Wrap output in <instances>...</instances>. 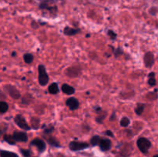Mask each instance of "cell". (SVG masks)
<instances>
[{
    "label": "cell",
    "instance_id": "cell-23",
    "mask_svg": "<svg viewBox=\"0 0 158 157\" xmlns=\"http://www.w3.org/2000/svg\"><path fill=\"white\" fill-rule=\"evenodd\" d=\"M108 34H109V35H110V38H116V35H117L115 33H114V32H113V31H109Z\"/></svg>",
    "mask_w": 158,
    "mask_h": 157
},
{
    "label": "cell",
    "instance_id": "cell-5",
    "mask_svg": "<svg viewBox=\"0 0 158 157\" xmlns=\"http://www.w3.org/2000/svg\"><path fill=\"white\" fill-rule=\"evenodd\" d=\"M31 145L35 146L38 149V150L40 151V152H43L46 150V143H45L44 141L40 139H33L31 142Z\"/></svg>",
    "mask_w": 158,
    "mask_h": 157
},
{
    "label": "cell",
    "instance_id": "cell-10",
    "mask_svg": "<svg viewBox=\"0 0 158 157\" xmlns=\"http://www.w3.org/2000/svg\"><path fill=\"white\" fill-rule=\"evenodd\" d=\"M80 32V29H71L69 27H66L64 29V34L66 35H73Z\"/></svg>",
    "mask_w": 158,
    "mask_h": 157
},
{
    "label": "cell",
    "instance_id": "cell-11",
    "mask_svg": "<svg viewBox=\"0 0 158 157\" xmlns=\"http://www.w3.org/2000/svg\"><path fill=\"white\" fill-rule=\"evenodd\" d=\"M48 90H49V92L50 94L58 93L59 86H58V85H57V83H52V84L49 86V89H48Z\"/></svg>",
    "mask_w": 158,
    "mask_h": 157
},
{
    "label": "cell",
    "instance_id": "cell-6",
    "mask_svg": "<svg viewBox=\"0 0 158 157\" xmlns=\"http://www.w3.org/2000/svg\"><path fill=\"white\" fill-rule=\"evenodd\" d=\"M12 137H13V139L15 141L27 142L28 140L27 134L24 132H18V131H15V132H14Z\"/></svg>",
    "mask_w": 158,
    "mask_h": 157
},
{
    "label": "cell",
    "instance_id": "cell-9",
    "mask_svg": "<svg viewBox=\"0 0 158 157\" xmlns=\"http://www.w3.org/2000/svg\"><path fill=\"white\" fill-rule=\"evenodd\" d=\"M62 90L64 93L67 94V95H72L75 92V89L68 84H63L62 86Z\"/></svg>",
    "mask_w": 158,
    "mask_h": 157
},
{
    "label": "cell",
    "instance_id": "cell-25",
    "mask_svg": "<svg viewBox=\"0 0 158 157\" xmlns=\"http://www.w3.org/2000/svg\"><path fill=\"white\" fill-rule=\"evenodd\" d=\"M154 157H158V155H154Z\"/></svg>",
    "mask_w": 158,
    "mask_h": 157
},
{
    "label": "cell",
    "instance_id": "cell-1",
    "mask_svg": "<svg viewBox=\"0 0 158 157\" xmlns=\"http://www.w3.org/2000/svg\"><path fill=\"white\" fill-rule=\"evenodd\" d=\"M39 70V82L41 86H46L49 82V76L46 71V68L43 65H40L38 68Z\"/></svg>",
    "mask_w": 158,
    "mask_h": 157
},
{
    "label": "cell",
    "instance_id": "cell-7",
    "mask_svg": "<svg viewBox=\"0 0 158 157\" xmlns=\"http://www.w3.org/2000/svg\"><path fill=\"white\" fill-rule=\"evenodd\" d=\"M66 106H67L71 110H75V109H78L79 106H80V103H79V101L77 99L72 97V98H69L66 100Z\"/></svg>",
    "mask_w": 158,
    "mask_h": 157
},
{
    "label": "cell",
    "instance_id": "cell-24",
    "mask_svg": "<svg viewBox=\"0 0 158 157\" xmlns=\"http://www.w3.org/2000/svg\"><path fill=\"white\" fill-rule=\"evenodd\" d=\"M106 135H110V136H112V137L114 136V135H113V132H111V131H110V130L106 131Z\"/></svg>",
    "mask_w": 158,
    "mask_h": 157
},
{
    "label": "cell",
    "instance_id": "cell-20",
    "mask_svg": "<svg viewBox=\"0 0 158 157\" xmlns=\"http://www.w3.org/2000/svg\"><path fill=\"white\" fill-rule=\"evenodd\" d=\"M143 109H144V105H138L135 109L136 113H137V115H140V114L143 112Z\"/></svg>",
    "mask_w": 158,
    "mask_h": 157
},
{
    "label": "cell",
    "instance_id": "cell-12",
    "mask_svg": "<svg viewBox=\"0 0 158 157\" xmlns=\"http://www.w3.org/2000/svg\"><path fill=\"white\" fill-rule=\"evenodd\" d=\"M1 157H19V155H17L16 153H15V152L2 150L1 151Z\"/></svg>",
    "mask_w": 158,
    "mask_h": 157
},
{
    "label": "cell",
    "instance_id": "cell-8",
    "mask_svg": "<svg viewBox=\"0 0 158 157\" xmlns=\"http://www.w3.org/2000/svg\"><path fill=\"white\" fill-rule=\"evenodd\" d=\"M99 144H100V149L103 151H107L110 149L111 142L110 140L107 139H101Z\"/></svg>",
    "mask_w": 158,
    "mask_h": 157
},
{
    "label": "cell",
    "instance_id": "cell-17",
    "mask_svg": "<svg viewBox=\"0 0 158 157\" xmlns=\"http://www.w3.org/2000/svg\"><path fill=\"white\" fill-rule=\"evenodd\" d=\"M90 142H91V144H92L93 146H97V145H98L100 142V136H98V135H95V136H94L92 139H91Z\"/></svg>",
    "mask_w": 158,
    "mask_h": 157
},
{
    "label": "cell",
    "instance_id": "cell-2",
    "mask_svg": "<svg viewBox=\"0 0 158 157\" xmlns=\"http://www.w3.org/2000/svg\"><path fill=\"white\" fill-rule=\"evenodd\" d=\"M137 146L143 153H147L151 146V143L147 138H140L137 140Z\"/></svg>",
    "mask_w": 158,
    "mask_h": 157
},
{
    "label": "cell",
    "instance_id": "cell-13",
    "mask_svg": "<svg viewBox=\"0 0 158 157\" xmlns=\"http://www.w3.org/2000/svg\"><path fill=\"white\" fill-rule=\"evenodd\" d=\"M23 59H24L25 62L29 64L33 61V55L30 53H26L23 55Z\"/></svg>",
    "mask_w": 158,
    "mask_h": 157
},
{
    "label": "cell",
    "instance_id": "cell-19",
    "mask_svg": "<svg viewBox=\"0 0 158 157\" xmlns=\"http://www.w3.org/2000/svg\"><path fill=\"white\" fill-rule=\"evenodd\" d=\"M48 142H49V143L51 145V146H56V147H60V144H59V143L55 139L53 138L49 139Z\"/></svg>",
    "mask_w": 158,
    "mask_h": 157
},
{
    "label": "cell",
    "instance_id": "cell-21",
    "mask_svg": "<svg viewBox=\"0 0 158 157\" xmlns=\"http://www.w3.org/2000/svg\"><path fill=\"white\" fill-rule=\"evenodd\" d=\"M21 152L24 157H30V152L29 150H26V149H21Z\"/></svg>",
    "mask_w": 158,
    "mask_h": 157
},
{
    "label": "cell",
    "instance_id": "cell-15",
    "mask_svg": "<svg viewBox=\"0 0 158 157\" xmlns=\"http://www.w3.org/2000/svg\"><path fill=\"white\" fill-rule=\"evenodd\" d=\"M9 93H10L11 96L14 99H19L20 96L19 92L18 91L15 89V88H13V92H12V88H11V90L9 91Z\"/></svg>",
    "mask_w": 158,
    "mask_h": 157
},
{
    "label": "cell",
    "instance_id": "cell-3",
    "mask_svg": "<svg viewBox=\"0 0 158 157\" xmlns=\"http://www.w3.org/2000/svg\"><path fill=\"white\" fill-rule=\"evenodd\" d=\"M15 123L21 129H25V130H29L30 129V127L28 125V123H26V119L21 115H16V116L15 117Z\"/></svg>",
    "mask_w": 158,
    "mask_h": 157
},
{
    "label": "cell",
    "instance_id": "cell-16",
    "mask_svg": "<svg viewBox=\"0 0 158 157\" xmlns=\"http://www.w3.org/2000/svg\"><path fill=\"white\" fill-rule=\"evenodd\" d=\"M149 80H148V83H149L150 85H151V86H155L156 84V80L155 78H154V72H151V73L149 74Z\"/></svg>",
    "mask_w": 158,
    "mask_h": 157
},
{
    "label": "cell",
    "instance_id": "cell-18",
    "mask_svg": "<svg viewBox=\"0 0 158 157\" xmlns=\"http://www.w3.org/2000/svg\"><path fill=\"white\" fill-rule=\"evenodd\" d=\"M129 124H130V120L129 119L127 118V117H123V118L120 120V125H121V126L127 127V126H128V125Z\"/></svg>",
    "mask_w": 158,
    "mask_h": 157
},
{
    "label": "cell",
    "instance_id": "cell-14",
    "mask_svg": "<svg viewBox=\"0 0 158 157\" xmlns=\"http://www.w3.org/2000/svg\"><path fill=\"white\" fill-rule=\"evenodd\" d=\"M8 109H9V106L6 102H1L0 103V112L1 113H4V112H7Z\"/></svg>",
    "mask_w": 158,
    "mask_h": 157
},
{
    "label": "cell",
    "instance_id": "cell-4",
    "mask_svg": "<svg viewBox=\"0 0 158 157\" xmlns=\"http://www.w3.org/2000/svg\"><path fill=\"white\" fill-rule=\"evenodd\" d=\"M89 147V145L86 143H80V142H71L69 143V148L73 151H79L82 149H86Z\"/></svg>",
    "mask_w": 158,
    "mask_h": 157
},
{
    "label": "cell",
    "instance_id": "cell-22",
    "mask_svg": "<svg viewBox=\"0 0 158 157\" xmlns=\"http://www.w3.org/2000/svg\"><path fill=\"white\" fill-rule=\"evenodd\" d=\"M12 138H13V137H12ZM12 138L9 137V135H6V136L4 137V139L6 140V142H8L9 143H10V144H15V143H14L13 141H11V140H12Z\"/></svg>",
    "mask_w": 158,
    "mask_h": 157
}]
</instances>
